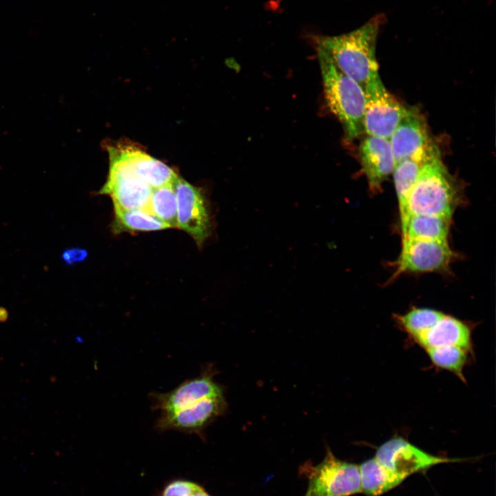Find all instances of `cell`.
<instances>
[{
  "label": "cell",
  "instance_id": "6da1fadb",
  "mask_svg": "<svg viewBox=\"0 0 496 496\" xmlns=\"http://www.w3.org/2000/svg\"><path fill=\"white\" fill-rule=\"evenodd\" d=\"M385 21V15L378 14L350 32L318 37L317 50L324 54L340 71L364 88L371 77L378 72L376 41L379 30Z\"/></svg>",
  "mask_w": 496,
  "mask_h": 496
},
{
  "label": "cell",
  "instance_id": "7a4b0ae2",
  "mask_svg": "<svg viewBox=\"0 0 496 496\" xmlns=\"http://www.w3.org/2000/svg\"><path fill=\"white\" fill-rule=\"evenodd\" d=\"M461 198L458 185L439 154L425 163L420 169L408 198V217L413 214H428L451 218Z\"/></svg>",
  "mask_w": 496,
  "mask_h": 496
},
{
  "label": "cell",
  "instance_id": "3957f363",
  "mask_svg": "<svg viewBox=\"0 0 496 496\" xmlns=\"http://www.w3.org/2000/svg\"><path fill=\"white\" fill-rule=\"evenodd\" d=\"M317 52L327 106L341 123L347 138L354 140L364 132V89L324 54Z\"/></svg>",
  "mask_w": 496,
  "mask_h": 496
},
{
  "label": "cell",
  "instance_id": "277c9868",
  "mask_svg": "<svg viewBox=\"0 0 496 496\" xmlns=\"http://www.w3.org/2000/svg\"><path fill=\"white\" fill-rule=\"evenodd\" d=\"M299 474L308 481L304 496H349L361 492L359 466L338 459L329 448L321 462H304Z\"/></svg>",
  "mask_w": 496,
  "mask_h": 496
},
{
  "label": "cell",
  "instance_id": "5b68a950",
  "mask_svg": "<svg viewBox=\"0 0 496 496\" xmlns=\"http://www.w3.org/2000/svg\"><path fill=\"white\" fill-rule=\"evenodd\" d=\"M106 145L110 169L107 180L99 194L109 195L114 207L145 210L152 189L136 176L111 143Z\"/></svg>",
  "mask_w": 496,
  "mask_h": 496
},
{
  "label": "cell",
  "instance_id": "8992f818",
  "mask_svg": "<svg viewBox=\"0 0 496 496\" xmlns=\"http://www.w3.org/2000/svg\"><path fill=\"white\" fill-rule=\"evenodd\" d=\"M364 89V132L366 135L389 139L408 107L401 104L386 90L378 72L371 77Z\"/></svg>",
  "mask_w": 496,
  "mask_h": 496
},
{
  "label": "cell",
  "instance_id": "52a82bcc",
  "mask_svg": "<svg viewBox=\"0 0 496 496\" xmlns=\"http://www.w3.org/2000/svg\"><path fill=\"white\" fill-rule=\"evenodd\" d=\"M389 142L396 163L404 160L425 163L440 154L430 136L424 118L414 107H408Z\"/></svg>",
  "mask_w": 496,
  "mask_h": 496
},
{
  "label": "cell",
  "instance_id": "ba28073f",
  "mask_svg": "<svg viewBox=\"0 0 496 496\" xmlns=\"http://www.w3.org/2000/svg\"><path fill=\"white\" fill-rule=\"evenodd\" d=\"M453 256L447 240L402 238L393 278L404 273L445 271Z\"/></svg>",
  "mask_w": 496,
  "mask_h": 496
},
{
  "label": "cell",
  "instance_id": "9c48e42d",
  "mask_svg": "<svg viewBox=\"0 0 496 496\" xmlns=\"http://www.w3.org/2000/svg\"><path fill=\"white\" fill-rule=\"evenodd\" d=\"M177 205V227L187 233L200 248L211 232V220L203 192L178 177L173 184Z\"/></svg>",
  "mask_w": 496,
  "mask_h": 496
},
{
  "label": "cell",
  "instance_id": "30bf717a",
  "mask_svg": "<svg viewBox=\"0 0 496 496\" xmlns=\"http://www.w3.org/2000/svg\"><path fill=\"white\" fill-rule=\"evenodd\" d=\"M212 364L205 366L199 375L185 380L167 393H151L152 407L160 413L173 412L191 406L201 400L223 395L220 385L215 382Z\"/></svg>",
  "mask_w": 496,
  "mask_h": 496
},
{
  "label": "cell",
  "instance_id": "8fae6325",
  "mask_svg": "<svg viewBox=\"0 0 496 496\" xmlns=\"http://www.w3.org/2000/svg\"><path fill=\"white\" fill-rule=\"evenodd\" d=\"M226 401L224 395L205 398L179 410L160 413L154 428L159 432L177 431L196 434L204 438L203 431L218 417L224 413Z\"/></svg>",
  "mask_w": 496,
  "mask_h": 496
},
{
  "label": "cell",
  "instance_id": "7c38bea8",
  "mask_svg": "<svg viewBox=\"0 0 496 496\" xmlns=\"http://www.w3.org/2000/svg\"><path fill=\"white\" fill-rule=\"evenodd\" d=\"M375 457L386 468L404 479L434 465L459 460L431 455L401 437L392 438L382 444Z\"/></svg>",
  "mask_w": 496,
  "mask_h": 496
},
{
  "label": "cell",
  "instance_id": "4fadbf2b",
  "mask_svg": "<svg viewBox=\"0 0 496 496\" xmlns=\"http://www.w3.org/2000/svg\"><path fill=\"white\" fill-rule=\"evenodd\" d=\"M358 155L369 189L379 191L396 164L389 139L366 135L359 145Z\"/></svg>",
  "mask_w": 496,
  "mask_h": 496
},
{
  "label": "cell",
  "instance_id": "5bb4252c",
  "mask_svg": "<svg viewBox=\"0 0 496 496\" xmlns=\"http://www.w3.org/2000/svg\"><path fill=\"white\" fill-rule=\"evenodd\" d=\"M112 145L128 163L136 176L152 189L173 185L178 178L172 168L147 154L135 144L117 142Z\"/></svg>",
  "mask_w": 496,
  "mask_h": 496
},
{
  "label": "cell",
  "instance_id": "9a60e30c",
  "mask_svg": "<svg viewBox=\"0 0 496 496\" xmlns=\"http://www.w3.org/2000/svg\"><path fill=\"white\" fill-rule=\"evenodd\" d=\"M426 349L442 346H455L467 350L470 347L471 332L466 324L444 315L434 327L416 340Z\"/></svg>",
  "mask_w": 496,
  "mask_h": 496
},
{
  "label": "cell",
  "instance_id": "2e32d148",
  "mask_svg": "<svg viewBox=\"0 0 496 496\" xmlns=\"http://www.w3.org/2000/svg\"><path fill=\"white\" fill-rule=\"evenodd\" d=\"M361 491L367 496H380L399 485L404 478L383 466L375 457L359 466Z\"/></svg>",
  "mask_w": 496,
  "mask_h": 496
},
{
  "label": "cell",
  "instance_id": "e0dca14e",
  "mask_svg": "<svg viewBox=\"0 0 496 496\" xmlns=\"http://www.w3.org/2000/svg\"><path fill=\"white\" fill-rule=\"evenodd\" d=\"M451 218L413 214L402 225V238L447 240Z\"/></svg>",
  "mask_w": 496,
  "mask_h": 496
},
{
  "label": "cell",
  "instance_id": "ac0fdd59",
  "mask_svg": "<svg viewBox=\"0 0 496 496\" xmlns=\"http://www.w3.org/2000/svg\"><path fill=\"white\" fill-rule=\"evenodd\" d=\"M114 208L112 225L115 233L154 231L170 228L169 225L143 209L125 210Z\"/></svg>",
  "mask_w": 496,
  "mask_h": 496
},
{
  "label": "cell",
  "instance_id": "d6986e66",
  "mask_svg": "<svg viewBox=\"0 0 496 496\" xmlns=\"http://www.w3.org/2000/svg\"><path fill=\"white\" fill-rule=\"evenodd\" d=\"M424 164L413 160H404L397 163L393 171L402 225L408 217L407 200L409 194Z\"/></svg>",
  "mask_w": 496,
  "mask_h": 496
},
{
  "label": "cell",
  "instance_id": "ffe728a7",
  "mask_svg": "<svg viewBox=\"0 0 496 496\" xmlns=\"http://www.w3.org/2000/svg\"><path fill=\"white\" fill-rule=\"evenodd\" d=\"M145 211L169 227H177V205L174 185L152 189Z\"/></svg>",
  "mask_w": 496,
  "mask_h": 496
},
{
  "label": "cell",
  "instance_id": "44dd1931",
  "mask_svg": "<svg viewBox=\"0 0 496 496\" xmlns=\"http://www.w3.org/2000/svg\"><path fill=\"white\" fill-rule=\"evenodd\" d=\"M444 316L440 311L430 309H413L404 316L398 317V321L415 340L428 331Z\"/></svg>",
  "mask_w": 496,
  "mask_h": 496
},
{
  "label": "cell",
  "instance_id": "7402d4cb",
  "mask_svg": "<svg viewBox=\"0 0 496 496\" xmlns=\"http://www.w3.org/2000/svg\"><path fill=\"white\" fill-rule=\"evenodd\" d=\"M465 349L455 346L427 349L431 361L437 366L453 371L464 380L462 369L466 360Z\"/></svg>",
  "mask_w": 496,
  "mask_h": 496
},
{
  "label": "cell",
  "instance_id": "603a6c76",
  "mask_svg": "<svg viewBox=\"0 0 496 496\" xmlns=\"http://www.w3.org/2000/svg\"><path fill=\"white\" fill-rule=\"evenodd\" d=\"M203 486L185 479H174L166 484L156 496H190Z\"/></svg>",
  "mask_w": 496,
  "mask_h": 496
},
{
  "label": "cell",
  "instance_id": "cb8c5ba5",
  "mask_svg": "<svg viewBox=\"0 0 496 496\" xmlns=\"http://www.w3.org/2000/svg\"><path fill=\"white\" fill-rule=\"evenodd\" d=\"M87 255V250L79 247H72L63 251L61 258L66 265H73L84 261Z\"/></svg>",
  "mask_w": 496,
  "mask_h": 496
},
{
  "label": "cell",
  "instance_id": "d4e9b609",
  "mask_svg": "<svg viewBox=\"0 0 496 496\" xmlns=\"http://www.w3.org/2000/svg\"><path fill=\"white\" fill-rule=\"evenodd\" d=\"M8 318V312L6 309L0 307V322H4Z\"/></svg>",
  "mask_w": 496,
  "mask_h": 496
},
{
  "label": "cell",
  "instance_id": "484cf974",
  "mask_svg": "<svg viewBox=\"0 0 496 496\" xmlns=\"http://www.w3.org/2000/svg\"><path fill=\"white\" fill-rule=\"evenodd\" d=\"M190 496H211L210 495L203 487L198 490L197 491L194 492L193 494H192Z\"/></svg>",
  "mask_w": 496,
  "mask_h": 496
}]
</instances>
